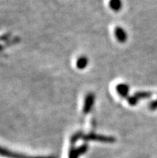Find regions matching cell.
<instances>
[{
	"label": "cell",
	"mask_w": 157,
	"mask_h": 158,
	"mask_svg": "<svg viewBox=\"0 0 157 158\" xmlns=\"http://www.w3.org/2000/svg\"><path fill=\"white\" fill-rule=\"evenodd\" d=\"M115 37L119 43H124L127 40V34L121 27H116L115 28Z\"/></svg>",
	"instance_id": "8992f818"
},
{
	"label": "cell",
	"mask_w": 157,
	"mask_h": 158,
	"mask_svg": "<svg viewBox=\"0 0 157 158\" xmlns=\"http://www.w3.org/2000/svg\"><path fill=\"white\" fill-rule=\"evenodd\" d=\"M87 149H88V146L86 144L82 145L78 148H72L69 152V158H78L80 155L84 154Z\"/></svg>",
	"instance_id": "5b68a950"
},
{
	"label": "cell",
	"mask_w": 157,
	"mask_h": 158,
	"mask_svg": "<svg viewBox=\"0 0 157 158\" xmlns=\"http://www.w3.org/2000/svg\"><path fill=\"white\" fill-rule=\"evenodd\" d=\"M88 65V59L86 58L85 56H81L78 59L77 62H76V66L79 69H84Z\"/></svg>",
	"instance_id": "9c48e42d"
},
{
	"label": "cell",
	"mask_w": 157,
	"mask_h": 158,
	"mask_svg": "<svg viewBox=\"0 0 157 158\" xmlns=\"http://www.w3.org/2000/svg\"><path fill=\"white\" fill-rule=\"evenodd\" d=\"M151 95L152 94H151V92H137V93H135L134 96H131V97H128V98H127V102L129 103L131 105H135L140 99L148 98V97L151 96Z\"/></svg>",
	"instance_id": "3957f363"
},
{
	"label": "cell",
	"mask_w": 157,
	"mask_h": 158,
	"mask_svg": "<svg viewBox=\"0 0 157 158\" xmlns=\"http://www.w3.org/2000/svg\"><path fill=\"white\" fill-rule=\"evenodd\" d=\"M1 155L2 156H6V157L9 158H55L52 156H27V155L21 154V153H16V152H13L11 151L6 149V148H1Z\"/></svg>",
	"instance_id": "7a4b0ae2"
},
{
	"label": "cell",
	"mask_w": 157,
	"mask_h": 158,
	"mask_svg": "<svg viewBox=\"0 0 157 158\" xmlns=\"http://www.w3.org/2000/svg\"><path fill=\"white\" fill-rule=\"evenodd\" d=\"M82 139L84 140H95V141H100V142H104V143H112L115 141L114 137L103 136V135L95 134V133L83 135Z\"/></svg>",
	"instance_id": "6da1fadb"
},
{
	"label": "cell",
	"mask_w": 157,
	"mask_h": 158,
	"mask_svg": "<svg viewBox=\"0 0 157 158\" xmlns=\"http://www.w3.org/2000/svg\"><path fill=\"white\" fill-rule=\"evenodd\" d=\"M109 6L115 12H119L123 7L122 0H109Z\"/></svg>",
	"instance_id": "ba28073f"
},
{
	"label": "cell",
	"mask_w": 157,
	"mask_h": 158,
	"mask_svg": "<svg viewBox=\"0 0 157 158\" xmlns=\"http://www.w3.org/2000/svg\"><path fill=\"white\" fill-rule=\"evenodd\" d=\"M116 91L121 97H126L129 92V88L125 84H119L116 86Z\"/></svg>",
	"instance_id": "52a82bcc"
},
{
	"label": "cell",
	"mask_w": 157,
	"mask_h": 158,
	"mask_svg": "<svg viewBox=\"0 0 157 158\" xmlns=\"http://www.w3.org/2000/svg\"><path fill=\"white\" fill-rule=\"evenodd\" d=\"M94 100H95V96L92 93H88L85 97L84 100V108H83V112L84 114H88L89 112L92 110V106L94 104Z\"/></svg>",
	"instance_id": "277c9868"
}]
</instances>
